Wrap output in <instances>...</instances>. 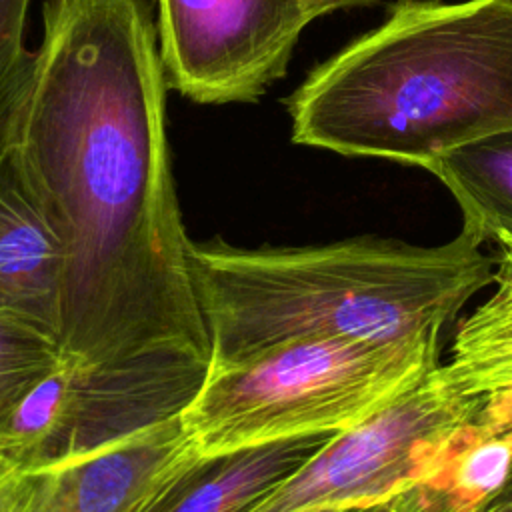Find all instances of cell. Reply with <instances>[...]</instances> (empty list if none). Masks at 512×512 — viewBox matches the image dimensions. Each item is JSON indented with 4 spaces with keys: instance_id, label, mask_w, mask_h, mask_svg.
<instances>
[{
    "instance_id": "1",
    "label": "cell",
    "mask_w": 512,
    "mask_h": 512,
    "mask_svg": "<svg viewBox=\"0 0 512 512\" xmlns=\"http://www.w3.org/2000/svg\"><path fill=\"white\" fill-rule=\"evenodd\" d=\"M166 92L154 0H44L12 152L64 234L60 344L94 438L180 416L210 372Z\"/></svg>"
},
{
    "instance_id": "2",
    "label": "cell",
    "mask_w": 512,
    "mask_h": 512,
    "mask_svg": "<svg viewBox=\"0 0 512 512\" xmlns=\"http://www.w3.org/2000/svg\"><path fill=\"white\" fill-rule=\"evenodd\" d=\"M284 104L294 144L428 168L512 128V4L394 0Z\"/></svg>"
},
{
    "instance_id": "3",
    "label": "cell",
    "mask_w": 512,
    "mask_h": 512,
    "mask_svg": "<svg viewBox=\"0 0 512 512\" xmlns=\"http://www.w3.org/2000/svg\"><path fill=\"white\" fill-rule=\"evenodd\" d=\"M210 370L286 340H406L444 328L492 284L494 256L458 232L436 246L356 236L312 246L190 242Z\"/></svg>"
},
{
    "instance_id": "4",
    "label": "cell",
    "mask_w": 512,
    "mask_h": 512,
    "mask_svg": "<svg viewBox=\"0 0 512 512\" xmlns=\"http://www.w3.org/2000/svg\"><path fill=\"white\" fill-rule=\"evenodd\" d=\"M440 336L286 340L210 370L182 412L206 456L322 432L376 414L440 364Z\"/></svg>"
},
{
    "instance_id": "5",
    "label": "cell",
    "mask_w": 512,
    "mask_h": 512,
    "mask_svg": "<svg viewBox=\"0 0 512 512\" xmlns=\"http://www.w3.org/2000/svg\"><path fill=\"white\" fill-rule=\"evenodd\" d=\"M478 432V402L442 386L432 370L376 414L336 432L250 512L378 506L434 472Z\"/></svg>"
},
{
    "instance_id": "6",
    "label": "cell",
    "mask_w": 512,
    "mask_h": 512,
    "mask_svg": "<svg viewBox=\"0 0 512 512\" xmlns=\"http://www.w3.org/2000/svg\"><path fill=\"white\" fill-rule=\"evenodd\" d=\"M310 22L298 0H156L166 86L196 104L256 102Z\"/></svg>"
},
{
    "instance_id": "7",
    "label": "cell",
    "mask_w": 512,
    "mask_h": 512,
    "mask_svg": "<svg viewBox=\"0 0 512 512\" xmlns=\"http://www.w3.org/2000/svg\"><path fill=\"white\" fill-rule=\"evenodd\" d=\"M198 454L180 414L24 474L22 512H138Z\"/></svg>"
},
{
    "instance_id": "8",
    "label": "cell",
    "mask_w": 512,
    "mask_h": 512,
    "mask_svg": "<svg viewBox=\"0 0 512 512\" xmlns=\"http://www.w3.org/2000/svg\"><path fill=\"white\" fill-rule=\"evenodd\" d=\"M64 278L62 228L12 152L0 168V316L60 342Z\"/></svg>"
},
{
    "instance_id": "9",
    "label": "cell",
    "mask_w": 512,
    "mask_h": 512,
    "mask_svg": "<svg viewBox=\"0 0 512 512\" xmlns=\"http://www.w3.org/2000/svg\"><path fill=\"white\" fill-rule=\"evenodd\" d=\"M494 290L456 328L436 380L478 402L486 436L512 438V236L494 240Z\"/></svg>"
},
{
    "instance_id": "10",
    "label": "cell",
    "mask_w": 512,
    "mask_h": 512,
    "mask_svg": "<svg viewBox=\"0 0 512 512\" xmlns=\"http://www.w3.org/2000/svg\"><path fill=\"white\" fill-rule=\"evenodd\" d=\"M334 434L286 438L216 456L198 454L138 512H250Z\"/></svg>"
},
{
    "instance_id": "11",
    "label": "cell",
    "mask_w": 512,
    "mask_h": 512,
    "mask_svg": "<svg viewBox=\"0 0 512 512\" xmlns=\"http://www.w3.org/2000/svg\"><path fill=\"white\" fill-rule=\"evenodd\" d=\"M426 170L454 196L466 238L482 246L512 236V128L460 144Z\"/></svg>"
},
{
    "instance_id": "12",
    "label": "cell",
    "mask_w": 512,
    "mask_h": 512,
    "mask_svg": "<svg viewBox=\"0 0 512 512\" xmlns=\"http://www.w3.org/2000/svg\"><path fill=\"white\" fill-rule=\"evenodd\" d=\"M78 418L74 364L64 358L30 386L0 420V460L14 472H36L66 458Z\"/></svg>"
},
{
    "instance_id": "13",
    "label": "cell",
    "mask_w": 512,
    "mask_h": 512,
    "mask_svg": "<svg viewBox=\"0 0 512 512\" xmlns=\"http://www.w3.org/2000/svg\"><path fill=\"white\" fill-rule=\"evenodd\" d=\"M30 2L0 0V168L14 148L20 106L34 58V50L26 48Z\"/></svg>"
},
{
    "instance_id": "14",
    "label": "cell",
    "mask_w": 512,
    "mask_h": 512,
    "mask_svg": "<svg viewBox=\"0 0 512 512\" xmlns=\"http://www.w3.org/2000/svg\"><path fill=\"white\" fill-rule=\"evenodd\" d=\"M64 360L60 342L0 316V420L12 404Z\"/></svg>"
},
{
    "instance_id": "15",
    "label": "cell",
    "mask_w": 512,
    "mask_h": 512,
    "mask_svg": "<svg viewBox=\"0 0 512 512\" xmlns=\"http://www.w3.org/2000/svg\"><path fill=\"white\" fill-rule=\"evenodd\" d=\"M24 492V474L10 468H0V512H22Z\"/></svg>"
},
{
    "instance_id": "16",
    "label": "cell",
    "mask_w": 512,
    "mask_h": 512,
    "mask_svg": "<svg viewBox=\"0 0 512 512\" xmlns=\"http://www.w3.org/2000/svg\"><path fill=\"white\" fill-rule=\"evenodd\" d=\"M300 6L304 8V12L308 14L310 20L318 18V16H326L334 10L340 8H352V6H368L374 4L376 0H298Z\"/></svg>"
},
{
    "instance_id": "17",
    "label": "cell",
    "mask_w": 512,
    "mask_h": 512,
    "mask_svg": "<svg viewBox=\"0 0 512 512\" xmlns=\"http://www.w3.org/2000/svg\"><path fill=\"white\" fill-rule=\"evenodd\" d=\"M492 512H512V480H510L508 488L504 490L502 498L498 500V504L494 506Z\"/></svg>"
},
{
    "instance_id": "18",
    "label": "cell",
    "mask_w": 512,
    "mask_h": 512,
    "mask_svg": "<svg viewBox=\"0 0 512 512\" xmlns=\"http://www.w3.org/2000/svg\"><path fill=\"white\" fill-rule=\"evenodd\" d=\"M378 506H358V508H346V510H336V512H376Z\"/></svg>"
},
{
    "instance_id": "19",
    "label": "cell",
    "mask_w": 512,
    "mask_h": 512,
    "mask_svg": "<svg viewBox=\"0 0 512 512\" xmlns=\"http://www.w3.org/2000/svg\"><path fill=\"white\" fill-rule=\"evenodd\" d=\"M0 468H8V466H6V464L0 460Z\"/></svg>"
},
{
    "instance_id": "20",
    "label": "cell",
    "mask_w": 512,
    "mask_h": 512,
    "mask_svg": "<svg viewBox=\"0 0 512 512\" xmlns=\"http://www.w3.org/2000/svg\"><path fill=\"white\" fill-rule=\"evenodd\" d=\"M506 2H510V4H512V0H506Z\"/></svg>"
}]
</instances>
